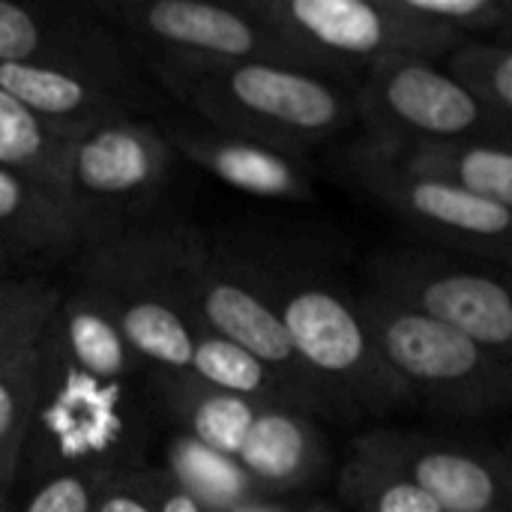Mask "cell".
I'll list each match as a JSON object with an SVG mask.
<instances>
[{
    "instance_id": "obj_23",
    "label": "cell",
    "mask_w": 512,
    "mask_h": 512,
    "mask_svg": "<svg viewBox=\"0 0 512 512\" xmlns=\"http://www.w3.org/2000/svg\"><path fill=\"white\" fill-rule=\"evenodd\" d=\"M189 375L207 387H216L222 393H231V396H240V399H249L258 405L300 411L294 393L285 387V381L279 375H273L261 360H255L240 345H234L222 336H213L207 330L198 333Z\"/></svg>"
},
{
    "instance_id": "obj_5",
    "label": "cell",
    "mask_w": 512,
    "mask_h": 512,
    "mask_svg": "<svg viewBox=\"0 0 512 512\" xmlns=\"http://www.w3.org/2000/svg\"><path fill=\"white\" fill-rule=\"evenodd\" d=\"M321 171L348 192L372 201L405 225L417 243L444 246L462 255L510 267L512 210L411 174L393 165L363 135L345 138L321 153Z\"/></svg>"
},
{
    "instance_id": "obj_3",
    "label": "cell",
    "mask_w": 512,
    "mask_h": 512,
    "mask_svg": "<svg viewBox=\"0 0 512 512\" xmlns=\"http://www.w3.org/2000/svg\"><path fill=\"white\" fill-rule=\"evenodd\" d=\"M42 393L21 447L18 471L33 483L51 474H96L102 480L150 468L162 414L141 381H96L75 372L42 333Z\"/></svg>"
},
{
    "instance_id": "obj_22",
    "label": "cell",
    "mask_w": 512,
    "mask_h": 512,
    "mask_svg": "<svg viewBox=\"0 0 512 512\" xmlns=\"http://www.w3.org/2000/svg\"><path fill=\"white\" fill-rule=\"evenodd\" d=\"M162 468L207 512H240L252 504L270 501L240 471L237 462L201 447L180 432H171Z\"/></svg>"
},
{
    "instance_id": "obj_6",
    "label": "cell",
    "mask_w": 512,
    "mask_h": 512,
    "mask_svg": "<svg viewBox=\"0 0 512 512\" xmlns=\"http://www.w3.org/2000/svg\"><path fill=\"white\" fill-rule=\"evenodd\" d=\"M360 273L366 279L363 288L510 357L512 294L507 267L408 240L375 249Z\"/></svg>"
},
{
    "instance_id": "obj_15",
    "label": "cell",
    "mask_w": 512,
    "mask_h": 512,
    "mask_svg": "<svg viewBox=\"0 0 512 512\" xmlns=\"http://www.w3.org/2000/svg\"><path fill=\"white\" fill-rule=\"evenodd\" d=\"M168 147L177 159L192 162L207 171L219 183L267 201L282 204H315L318 186L312 177V165L294 156H285L273 147L219 129L201 117H192L177 108H162L153 114Z\"/></svg>"
},
{
    "instance_id": "obj_13",
    "label": "cell",
    "mask_w": 512,
    "mask_h": 512,
    "mask_svg": "<svg viewBox=\"0 0 512 512\" xmlns=\"http://www.w3.org/2000/svg\"><path fill=\"white\" fill-rule=\"evenodd\" d=\"M357 132L375 144L438 138L512 141L435 60L387 57L372 63L354 90Z\"/></svg>"
},
{
    "instance_id": "obj_7",
    "label": "cell",
    "mask_w": 512,
    "mask_h": 512,
    "mask_svg": "<svg viewBox=\"0 0 512 512\" xmlns=\"http://www.w3.org/2000/svg\"><path fill=\"white\" fill-rule=\"evenodd\" d=\"M273 33L303 51L327 75L357 87L387 57L441 63L462 36L432 27L399 0H243Z\"/></svg>"
},
{
    "instance_id": "obj_1",
    "label": "cell",
    "mask_w": 512,
    "mask_h": 512,
    "mask_svg": "<svg viewBox=\"0 0 512 512\" xmlns=\"http://www.w3.org/2000/svg\"><path fill=\"white\" fill-rule=\"evenodd\" d=\"M213 243L276 312L303 363L363 420L417 411L411 390L387 366L363 321L357 288L327 261L300 252L297 237L279 234L249 231L243 240Z\"/></svg>"
},
{
    "instance_id": "obj_34",
    "label": "cell",
    "mask_w": 512,
    "mask_h": 512,
    "mask_svg": "<svg viewBox=\"0 0 512 512\" xmlns=\"http://www.w3.org/2000/svg\"><path fill=\"white\" fill-rule=\"evenodd\" d=\"M9 273H12V267H9V261H6V255L0 252V279H3V276H9Z\"/></svg>"
},
{
    "instance_id": "obj_8",
    "label": "cell",
    "mask_w": 512,
    "mask_h": 512,
    "mask_svg": "<svg viewBox=\"0 0 512 512\" xmlns=\"http://www.w3.org/2000/svg\"><path fill=\"white\" fill-rule=\"evenodd\" d=\"M0 63L57 69L120 96L153 117L168 102L147 75L138 51L84 3L0 0Z\"/></svg>"
},
{
    "instance_id": "obj_29",
    "label": "cell",
    "mask_w": 512,
    "mask_h": 512,
    "mask_svg": "<svg viewBox=\"0 0 512 512\" xmlns=\"http://www.w3.org/2000/svg\"><path fill=\"white\" fill-rule=\"evenodd\" d=\"M102 483H105L102 477L81 474V471L51 474L33 486L21 510L12 512H93Z\"/></svg>"
},
{
    "instance_id": "obj_4",
    "label": "cell",
    "mask_w": 512,
    "mask_h": 512,
    "mask_svg": "<svg viewBox=\"0 0 512 512\" xmlns=\"http://www.w3.org/2000/svg\"><path fill=\"white\" fill-rule=\"evenodd\" d=\"M363 321L417 408L450 420H492L512 402V357L429 321L372 288H357Z\"/></svg>"
},
{
    "instance_id": "obj_24",
    "label": "cell",
    "mask_w": 512,
    "mask_h": 512,
    "mask_svg": "<svg viewBox=\"0 0 512 512\" xmlns=\"http://www.w3.org/2000/svg\"><path fill=\"white\" fill-rule=\"evenodd\" d=\"M441 69L512 135V36L462 39L441 60Z\"/></svg>"
},
{
    "instance_id": "obj_28",
    "label": "cell",
    "mask_w": 512,
    "mask_h": 512,
    "mask_svg": "<svg viewBox=\"0 0 512 512\" xmlns=\"http://www.w3.org/2000/svg\"><path fill=\"white\" fill-rule=\"evenodd\" d=\"M402 9L462 39L512 36L510 0H399Z\"/></svg>"
},
{
    "instance_id": "obj_19",
    "label": "cell",
    "mask_w": 512,
    "mask_h": 512,
    "mask_svg": "<svg viewBox=\"0 0 512 512\" xmlns=\"http://www.w3.org/2000/svg\"><path fill=\"white\" fill-rule=\"evenodd\" d=\"M57 354L81 375L96 381H141L150 366L126 342L114 318L96 297L75 285H63L60 303L45 327Z\"/></svg>"
},
{
    "instance_id": "obj_33",
    "label": "cell",
    "mask_w": 512,
    "mask_h": 512,
    "mask_svg": "<svg viewBox=\"0 0 512 512\" xmlns=\"http://www.w3.org/2000/svg\"><path fill=\"white\" fill-rule=\"evenodd\" d=\"M0 512H12V501H9V489L0 483Z\"/></svg>"
},
{
    "instance_id": "obj_14",
    "label": "cell",
    "mask_w": 512,
    "mask_h": 512,
    "mask_svg": "<svg viewBox=\"0 0 512 512\" xmlns=\"http://www.w3.org/2000/svg\"><path fill=\"white\" fill-rule=\"evenodd\" d=\"M348 453L399 471L444 512H510L512 507L510 462L489 444L408 426H378L357 432Z\"/></svg>"
},
{
    "instance_id": "obj_10",
    "label": "cell",
    "mask_w": 512,
    "mask_h": 512,
    "mask_svg": "<svg viewBox=\"0 0 512 512\" xmlns=\"http://www.w3.org/2000/svg\"><path fill=\"white\" fill-rule=\"evenodd\" d=\"M210 237L189 222L150 219L93 237L69 270V285L111 303H159L192 318Z\"/></svg>"
},
{
    "instance_id": "obj_32",
    "label": "cell",
    "mask_w": 512,
    "mask_h": 512,
    "mask_svg": "<svg viewBox=\"0 0 512 512\" xmlns=\"http://www.w3.org/2000/svg\"><path fill=\"white\" fill-rule=\"evenodd\" d=\"M297 512H342L336 504H327V501H309L303 507H297Z\"/></svg>"
},
{
    "instance_id": "obj_2",
    "label": "cell",
    "mask_w": 512,
    "mask_h": 512,
    "mask_svg": "<svg viewBox=\"0 0 512 512\" xmlns=\"http://www.w3.org/2000/svg\"><path fill=\"white\" fill-rule=\"evenodd\" d=\"M162 99L219 129L309 162L357 132L354 84L258 60L138 51Z\"/></svg>"
},
{
    "instance_id": "obj_12",
    "label": "cell",
    "mask_w": 512,
    "mask_h": 512,
    "mask_svg": "<svg viewBox=\"0 0 512 512\" xmlns=\"http://www.w3.org/2000/svg\"><path fill=\"white\" fill-rule=\"evenodd\" d=\"M192 318L201 330L240 345L273 375H279L306 417L336 426L363 423V417L303 363L276 312L237 273L231 258L213 240L207 261L198 273Z\"/></svg>"
},
{
    "instance_id": "obj_11",
    "label": "cell",
    "mask_w": 512,
    "mask_h": 512,
    "mask_svg": "<svg viewBox=\"0 0 512 512\" xmlns=\"http://www.w3.org/2000/svg\"><path fill=\"white\" fill-rule=\"evenodd\" d=\"M90 6L135 51L210 60H258L327 75L303 51L273 33L258 15H252L243 0H90Z\"/></svg>"
},
{
    "instance_id": "obj_25",
    "label": "cell",
    "mask_w": 512,
    "mask_h": 512,
    "mask_svg": "<svg viewBox=\"0 0 512 512\" xmlns=\"http://www.w3.org/2000/svg\"><path fill=\"white\" fill-rule=\"evenodd\" d=\"M45 375V348L42 339L0 366V483L15 486V471L21 447L42 393Z\"/></svg>"
},
{
    "instance_id": "obj_9",
    "label": "cell",
    "mask_w": 512,
    "mask_h": 512,
    "mask_svg": "<svg viewBox=\"0 0 512 512\" xmlns=\"http://www.w3.org/2000/svg\"><path fill=\"white\" fill-rule=\"evenodd\" d=\"M177 153L153 117H120L78 132L66 159L63 195L93 237L156 219Z\"/></svg>"
},
{
    "instance_id": "obj_30",
    "label": "cell",
    "mask_w": 512,
    "mask_h": 512,
    "mask_svg": "<svg viewBox=\"0 0 512 512\" xmlns=\"http://www.w3.org/2000/svg\"><path fill=\"white\" fill-rule=\"evenodd\" d=\"M93 512H156V465L108 477Z\"/></svg>"
},
{
    "instance_id": "obj_27",
    "label": "cell",
    "mask_w": 512,
    "mask_h": 512,
    "mask_svg": "<svg viewBox=\"0 0 512 512\" xmlns=\"http://www.w3.org/2000/svg\"><path fill=\"white\" fill-rule=\"evenodd\" d=\"M336 492L348 512H444L399 471L351 453L336 474Z\"/></svg>"
},
{
    "instance_id": "obj_18",
    "label": "cell",
    "mask_w": 512,
    "mask_h": 512,
    "mask_svg": "<svg viewBox=\"0 0 512 512\" xmlns=\"http://www.w3.org/2000/svg\"><path fill=\"white\" fill-rule=\"evenodd\" d=\"M369 141V138H366ZM375 144V141H372ZM512 141L504 138H438L375 144L393 165L453 186L474 198L512 210Z\"/></svg>"
},
{
    "instance_id": "obj_20",
    "label": "cell",
    "mask_w": 512,
    "mask_h": 512,
    "mask_svg": "<svg viewBox=\"0 0 512 512\" xmlns=\"http://www.w3.org/2000/svg\"><path fill=\"white\" fill-rule=\"evenodd\" d=\"M0 90L12 96L18 105H24L30 114H36L39 120L69 132H84L108 120L141 114L120 96L105 93L102 87L57 69L0 63Z\"/></svg>"
},
{
    "instance_id": "obj_26",
    "label": "cell",
    "mask_w": 512,
    "mask_h": 512,
    "mask_svg": "<svg viewBox=\"0 0 512 512\" xmlns=\"http://www.w3.org/2000/svg\"><path fill=\"white\" fill-rule=\"evenodd\" d=\"M60 294L63 285L48 273H9L0 279V366L42 339Z\"/></svg>"
},
{
    "instance_id": "obj_17",
    "label": "cell",
    "mask_w": 512,
    "mask_h": 512,
    "mask_svg": "<svg viewBox=\"0 0 512 512\" xmlns=\"http://www.w3.org/2000/svg\"><path fill=\"white\" fill-rule=\"evenodd\" d=\"M234 462L264 498L279 501L324 483L333 450L318 420L291 408L261 405Z\"/></svg>"
},
{
    "instance_id": "obj_16",
    "label": "cell",
    "mask_w": 512,
    "mask_h": 512,
    "mask_svg": "<svg viewBox=\"0 0 512 512\" xmlns=\"http://www.w3.org/2000/svg\"><path fill=\"white\" fill-rule=\"evenodd\" d=\"M90 240V225L63 192L0 168V252L12 273L69 267Z\"/></svg>"
},
{
    "instance_id": "obj_21",
    "label": "cell",
    "mask_w": 512,
    "mask_h": 512,
    "mask_svg": "<svg viewBox=\"0 0 512 512\" xmlns=\"http://www.w3.org/2000/svg\"><path fill=\"white\" fill-rule=\"evenodd\" d=\"M78 132L51 126L0 90V168L63 192L66 159Z\"/></svg>"
},
{
    "instance_id": "obj_31",
    "label": "cell",
    "mask_w": 512,
    "mask_h": 512,
    "mask_svg": "<svg viewBox=\"0 0 512 512\" xmlns=\"http://www.w3.org/2000/svg\"><path fill=\"white\" fill-rule=\"evenodd\" d=\"M156 512H207L162 465H156Z\"/></svg>"
}]
</instances>
